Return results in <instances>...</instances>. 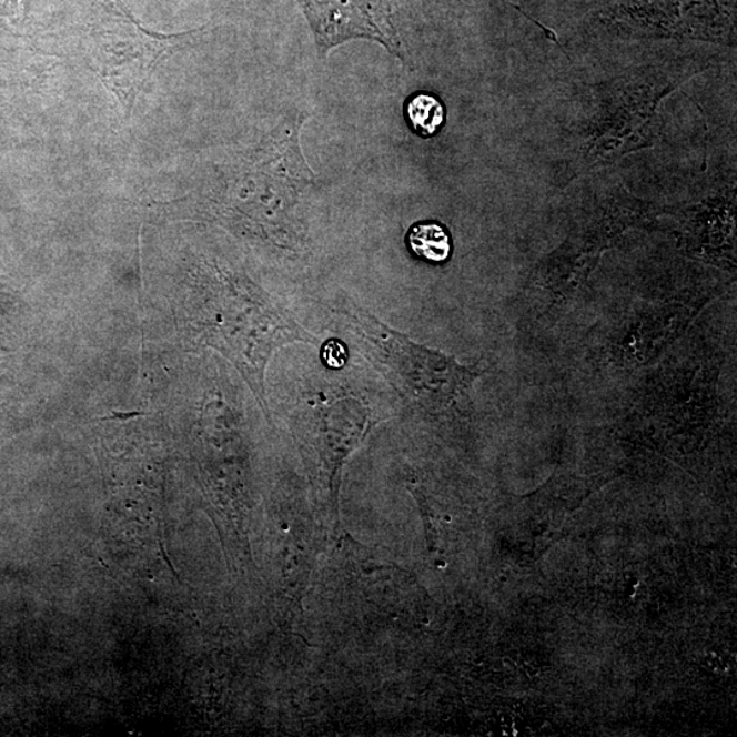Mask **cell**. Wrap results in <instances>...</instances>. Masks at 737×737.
Here are the masks:
<instances>
[{"label": "cell", "mask_w": 737, "mask_h": 737, "mask_svg": "<svg viewBox=\"0 0 737 737\" xmlns=\"http://www.w3.org/2000/svg\"><path fill=\"white\" fill-rule=\"evenodd\" d=\"M200 339L234 362L266 412L265 368L285 344H317L269 294L238 279L222 277L201 309Z\"/></svg>", "instance_id": "6da1fadb"}, {"label": "cell", "mask_w": 737, "mask_h": 737, "mask_svg": "<svg viewBox=\"0 0 737 737\" xmlns=\"http://www.w3.org/2000/svg\"><path fill=\"white\" fill-rule=\"evenodd\" d=\"M334 312L354 335L361 353L384 374L404 403L438 413L468 400L481 376L478 367L421 346L352 302H337Z\"/></svg>", "instance_id": "7a4b0ae2"}, {"label": "cell", "mask_w": 737, "mask_h": 737, "mask_svg": "<svg viewBox=\"0 0 737 737\" xmlns=\"http://www.w3.org/2000/svg\"><path fill=\"white\" fill-rule=\"evenodd\" d=\"M188 34L162 36L145 31L129 16H115L94 29L89 63L100 81L130 114L160 62L186 41Z\"/></svg>", "instance_id": "3957f363"}, {"label": "cell", "mask_w": 737, "mask_h": 737, "mask_svg": "<svg viewBox=\"0 0 737 737\" xmlns=\"http://www.w3.org/2000/svg\"><path fill=\"white\" fill-rule=\"evenodd\" d=\"M301 4L321 57L334 47L354 39L382 43L404 61L400 36L391 20L388 6L380 0H296Z\"/></svg>", "instance_id": "277c9868"}, {"label": "cell", "mask_w": 737, "mask_h": 737, "mask_svg": "<svg viewBox=\"0 0 737 737\" xmlns=\"http://www.w3.org/2000/svg\"><path fill=\"white\" fill-rule=\"evenodd\" d=\"M410 251L427 263H444L453 251L447 230L438 223H418L407 235Z\"/></svg>", "instance_id": "5b68a950"}, {"label": "cell", "mask_w": 737, "mask_h": 737, "mask_svg": "<svg viewBox=\"0 0 737 737\" xmlns=\"http://www.w3.org/2000/svg\"><path fill=\"white\" fill-rule=\"evenodd\" d=\"M406 118L415 134L422 139H431L443 128L444 105L433 94L420 92L407 100Z\"/></svg>", "instance_id": "8992f818"}, {"label": "cell", "mask_w": 737, "mask_h": 737, "mask_svg": "<svg viewBox=\"0 0 737 737\" xmlns=\"http://www.w3.org/2000/svg\"><path fill=\"white\" fill-rule=\"evenodd\" d=\"M325 364L332 367H342L346 364V350L341 342L332 339L324 347Z\"/></svg>", "instance_id": "52a82bcc"}]
</instances>
